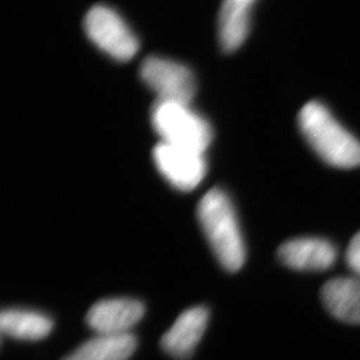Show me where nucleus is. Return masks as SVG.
I'll return each instance as SVG.
<instances>
[{
    "label": "nucleus",
    "instance_id": "6e6552de",
    "mask_svg": "<svg viewBox=\"0 0 360 360\" xmlns=\"http://www.w3.org/2000/svg\"><path fill=\"white\" fill-rule=\"evenodd\" d=\"M338 257L335 245L322 238H296L278 248V259L296 271H326Z\"/></svg>",
    "mask_w": 360,
    "mask_h": 360
},
{
    "label": "nucleus",
    "instance_id": "423d86ee",
    "mask_svg": "<svg viewBox=\"0 0 360 360\" xmlns=\"http://www.w3.org/2000/svg\"><path fill=\"white\" fill-rule=\"evenodd\" d=\"M153 158L160 175L179 191H193L206 176L203 153L160 142L155 147Z\"/></svg>",
    "mask_w": 360,
    "mask_h": 360
},
{
    "label": "nucleus",
    "instance_id": "f8f14e48",
    "mask_svg": "<svg viewBox=\"0 0 360 360\" xmlns=\"http://www.w3.org/2000/svg\"><path fill=\"white\" fill-rule=\"evenodd\" d=\"M52 327L51 318L38 311L8 309L0 314L1 333L13 339L40 340L51 333Z\"/></svg>",
    "mask_w": 360,
    "mask_h": 360
},
{
    "label": "nucleus",
    "instance_id": "0eeeda50",
    "mask_svg": "<svg viewBox=\"0 0 360 360\" xmlns=\"http://www.w3.org/2000/svg\"><path fill=\"white\" fill-rule=\"evenodd\" d=\"M144 311L142 302L135 299H105L91 307L86 319L98 335H127L142 321Z\"/></svg>",
    "mask_w": 360,
    "mask_h": 360
},
{
    "label": "nucleus",
    "instance_id": "7ed1b4c3",
    "mask_svg": "<svg viewBox=\"0 0 360 360\" xmlns=\"http://www.w3.org/2000/svg\"><path fill=\"white\" fill-rule=\"evenodd\" d=\"M151 123L160 142L206 153L214 129L206 117L193 111L190 104L158 101L151 110Z\"/></svg>",
    "mask_w": 360,
    "mask_h": 360
},
{
    "label": "nucleus",
    "instance_id": "9d476101",
    "mask_svg": "<svg viewBox=\"0 0 360 360\" xmlns=\"http://www.w3.org/2000/svg\"><path fill=\"white\" fill-rule=\"evenodd\" d=\"M323 304L339 322L360 324V278H334L321 291Z\"/></svg>",
    "mask_w": 360,
    "mask_h": 360
},
{
    "label": "nucleus",
    "instance_id": "20e7f679",
    "mask_svg": "<svg viewBox=\"0 0 360 360\" xmlns=\"http://www.w3.org/2000/svg\"><path fill=\"white\" fill-rule=\"evenodd\" d=\"M84 30L91 41L117 62H129L139 50V40L123 19L108 6H95L86 15Z\"/></svg>",
    "mask_w": 360,
    "mask_h": 360
},
{
    "label": "nucleus",
    "instance_id": "9b49d317",
    "mask_svg": "<svg viewBox=\"0 0 360 360\" xmlns=\"http://www.w3.org/2000/svg\"><path fill=\"white\" fill-rule=\"evenodd\" d=\"M252 6L239 0H224L219 13V44L224 52L236 51L250 32Z\"/></svg>",
    "mask_w": 360,
    "mask_h": 360
},
{
    "label": "nucleus",
    "instance_id": "f257e3e1",
    "mask_svg": "<svg viewBox=\"0 0 360 360\" xmlns=\"http://www.w3.org/2000/svg\"><path fill=\"white\" fill-rule=\"evenodd\" d=\"M198 220L212 252L224 270L236 272L245 262V245L229 195L212 188L198 205Z\"/></svg>",
    "mask_w": 360,
    "mask_h": 360
},
{
    "label": "nucleus",
    "instance_id": "39448f33",
    "mask_svg": "<svg viewBox=\"0 0 360 360\" xmlns=\"http://www.w3.org/2000/svg\"><path fill=\"white\" fill-rule=\"evenodd\" d=\"M141 77L163 102L191 104L198 89L190 67L162 56L147 58L141 67Z\"/></svg>",
    "mask_w": 360,
    "mask_h": 360
},
{
    "label": "nucleus",
    "instance_id": "4468645a",
    "mask_svg": "<svg viewBox=\"0 0 360 360\" xmlns=\"http://www.w3.org/2000/svg\"><path fill=\"white\" fill-rule=\"evenodd\" d=\"M346 262L348 267L360 278V232H358L349 242L346 251Z\"/></svg>",
    "mask_w": 360,
    "mask_h": 360
},
{
    "label": "nucleus",
    "instance_id": "1a4fd4ad",
    "mask_svg": "<svg viewBox=\"0 0 360 360\" xmlns=\"http://www.w3.org/2000/svg\"><path fill=\"white\" fill-rule=\"evenodd\" d=\"M208 309L193 307L181 312L162 338V347L175 359H188L206 331Z\"/></svg>",
    "mask_w": 360,
    "mask_h": 360
},
{
    "label": "nucleus",
    "instance_id": "f03ea898",
    "mask_svg": "<svg viewBox=\"0 0 360 360\" xmlns=\"http://www.w3.org/2000/svg\"><path fill=\"white\" fill-rule=\"evenodd\" d=\"M299 126L312 150L338 168L360 166V141L319 102H309L299 114Z\"/></svg>",
    "mask_w": 360,
    "mask_h": 360
},
{
    "label": "nucleus",
    "instance_id": "ddd939ff",
    "mask_svg": "<svg viewBox=\"0 0 360 360\" xmlns=\"http://www.w3.org/2000/svg\"><path fill=\"white\" fill-rule=\"evenodd\" d=\"M136 346L138 340L132 334L98 335L63 360H127Z\"/></svg>",
    "mask_w": 360,
    "mask_h": 360
}]
</instances>
